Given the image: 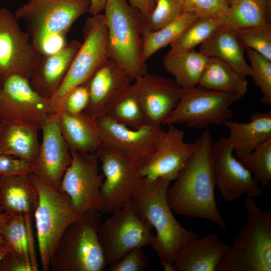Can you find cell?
<instances>
[{"mask_svg": "<svg viewBox=\"0 0 271 271\" xmlns=\"http://www.w3.org/2000/svg\"><path fill=\"white\" fill-rule=\"evenodd\" d=\"M195 143L193 153L168 188V203L177 214L207 219L225 230L226 224L215 198L213 142L208 128Z\"/></svg>", "mask_w": 271, "mask_h": 271, "instance_id": "cell-1", "label": "cell"}, {"mask_svg": "<svg viewBox=\"0 0 271 271\" xmlns=\"http://www.w3.org/2000/svg\"><path fill=\"white\" fill-rule=\"evenodd\" d=\"M170 183L162 179L150 181L142 178L131 199L156 231L151 247L165 271H173L178 250L199 237L198 233L186 229L175 218L167 197Z\"/></svg>", "mask_w": 271, "mask_h": 271, "instance_id": "cell-2", "label": "cell"}, {"mask_svg": "<svg viewBox=\"0 0 271 271\" xmlns=\"http://www.w3.org/2000/svg\"><path fill=\"white\" fill-rule=\"evenodd\" d=\"M90 5V0H28L14 15L26 22L31 41L40 54H48L67 44V33Z\"/></svg>", "mask_w": 271, "mask_h": 271, "instance_id": "cell-3", "label": "cell"}, {"mask_svg": "<svg viewBox=\"0 0 271 271\" xmlns=\"http://www.w3.org/2000/svg\"><path fill=\"white\" fill-rule=\"evenodd\" d=\"M246 220L217 266L216 271H271V211L245 199Z\"/></svg>", "mask_w": 271, "mask_h": 271, "instance_id": "cell-4", "label": "cell"}, {"mask_svg": "<svg viewBox=\"0 0 271 271\" xmlns=\"http://www.w3.org/2000/svg\"><path fill=\"white\" fill-rule=\"evenodd\" d=\"M103 11L108 30L109 59L134 80L148 72L142 59L146 18L126 0H107Z\"/></svg>", "mask_w": 271, "mask_h": 271, "instance_id": "cell-5", "label": "cell"}, {"mask_svg": "<svg viewBox=\"0 0 271 271\" xmlns=\"http://www.w3.org/2000/svg\"><path fill=\"white\" fill-rule=\"evenodd\" d=\"M99 212L88 211L69 225L52 256L49 271H103L107 263L98 236Z\"/></svg>", "mask_w": 271, "mask_h": 271, "instance_id": "cell-6", "label": "cell"}, {"mask_svg": "<svg viewBox=\"0 0 271 271\" xmlns=\"http://www.w3.org/2000/svg\"><path fill=\"white\" fill-rule=\"evenodd\" d=\"M36 187L39 202L34 215L39 252L43 270L49 271L52 256L67 227L82 215L72 208L68 197L29 173Z\"/></svg>", "mask_w": 271, "mask_h": 271, "instance_id": "cell-7", "label": "cell"}, {"mask_svg": "<svg viewBox=\"0 0 271 271\" xmlns=\"http://www.w3.org/2000/svg\"><path fill=\"white\" fill-rule=\"evenodd\" d=\"M83 42L56 92L50 97V113L55 112L65 95L86 82L109 59L108 30L103 14L87 18L83 28Z\"/></svg>", "mask_w": 271, "mask_h": 271, "instance_id": "cell-8", "label": "cell"}, {"mask_svg": "<svg viewBox=\"0 0 271 271\" xmlns=\"http://www.w3.org/2000/svg\"><path fill=\"white\" fill-rule=\"evenodd\" d=\"M112 214L101 223L98 231L107 264L116 262L135 248L152 246L153 228L132 200Z\"/></svg>", "mask_w": 271, "mask_h": 271, "instance_id": "cell-9", "label": "cell"}, {"mask_svg": "<svg viewBox=\"0 0 271 271\" xmlns=\"http://www.w3.org/2000/svg\"><path fill=\"white\" fill-rule=\"evenodd\" d=\"M238 95L204 88L198 85L182 88L178 104L164 125L185 123L190 128H207L231 119L230 106L240 100Z\"/></svg>", "mask_w": 271, "mask_h": 271, "instance_id": "cell-10", "label": "cell"}, {"mask_svg": "<svg viewBox=\"0 0 271 271\" xmlns=\"http://www.w3.org/2000/svg\"><path fill=\"white\" fill-rule=\"evenodd\" d=\"M50 113L49 98L32 87L29 79L19 74L8 76L0 91V122L41 129Z\"/></svg>", "mask_w": 271, "mask_h": 271, "instance_id": "cell-11", "label": "cell"}, {"mask_svg": "<svg viewBox=\"0 0 271 271\" xmlns=\"http://www.w3.org/2000/svg\"><path fill=\"white\" fill-rule=\"evenodd\" d=\"M71 153L72 161L63 175L59 190L67 195L72 208L79 214L101 212L103 175L98 173L96 152Z\"/></svg>", "mask_w": 271, "mask_h": 271, "instance_id": "cell-12", "label": "cell"}, {"mask_svg": "<svg viewBox=\"0 0 271 271\" xmlns=\"http://www.w3.org/2000/svg\"><path fill=\"white\" fill-rule=\"evenodd\" d=\"M96 153L105 178L100 189L101 212L112 213L132 199L142 179L139 173L141 163L101 146Z\"/></svg>", "mask_w": 271, "mask_h": 271, "instance_id": "cell-13", "label": "cell"}, {"mask_svg": "<svg viewBox=\"0 0 271 271\" xmlns=\"http://www.w3.org/2000/svg\"><path fill=\"white\" fill-rule=\"evenodd\" d=\"M40 53L32 43L28 32L21 30L10 10L0 9V76L3 81L16 74L30 79Z\"/></svg>", "mask_w": 271, "mask_h": 271, "instance_id": "cell-14", "label": "cell"}, {"mask_svg": "<svg viewBox=\"0 0 271 271\" xmlns=\"http://www.w3.org/2000/svg\"><path fill=\"white\" fill-rule=\"evenodd\" d=\"M96 121L101 146L139 163L154 150L165 131L148 124L132 128L106 115Z\"/></svg>", "mask_w": 271, "mask_h": 271, "instance_id": "cell-15", "label": "cell"}, {"mask_svg": "<svg viewBox=\"0 0 271 271\" xmlns=\"http://www.w3.org/2000/svg\"><path fill=\"white\" fill-rule=\"evenodd\" d=\"M212 160L216 186L224 201L231 202L244 195H263L261 186L235 156L226 138L213 143Z\"/></svg>", "mask_w": 271, "mask_h": 271, "instance_id": "cell-16", "label": "cell"}, {"mask_svg": "<svg viewBox=\"0 0 271 271\" xmlns=\"http://www.w3.org/2000/svg\"><path fill=\"white\" fill-rule=\"evenodd\" d=\"M195 143L184 141V131L170 125L154 150L139 166L141 178L174 181L193 153Z\"/></svg>", "mask_w": 271, "mask_h": 271, "instance_id": "cell-17", "label": "cell"}, {"mask_svg": "<svg viewBox=\"0 0 271 271\" xmlns=\"http://www.w3.org/2000/svg\"><path fill=\"white\" fill-rule=\"evenodd\" d=\"M42 141L31 172L51 187L59 190L72 157L59 125V111L52 112L41 127Z\"/></svg>", "mask_w": 271, "mask_h": 271, "instance_id": "cell-18", "label": "cell"}, {"mask_svg": "<svg viewBox=\"0 0 271 271\" xmlns=\"http://www.w3.org/2000/svg\"><path fill=\"white\" fill-rule=\"evenodd\" d=\"M134 80L146 123L161 126L178 104L182 88L174 79L148 72Z\"/></svg>", "mask_w": 271, "mask_h": 271, "instance_id": "cell-19", "label": "cell"}, {"mask_svg": "<svg viewBox=\"0 0 271 271\" xmlns=\"http://www.w3.org/2000/svg\"><path fill=\"white\" fill-rule=\"evenodd\" d=\"M39 194L29 173L0 175V206L9 214L24 217L29 247L35 248L32 222Z\"/></svg>", "mask_w": 271, "mask_h": 271, "instance_id": "cell-20", "label": "cell"}, {"mask_svg": "<svg viewBox=\"0 0 271 271\" xmlns=\"http://www.w3.org/2000/svg\"><path fill=\"white\" fill-rule=\"evenodd\" d=\"M127 73L108 60L85 82L89 98L85 113L96 118L106 114L117 97L131 84Z\"/></svg>", "mask_w": 271, "mask_h": 271, "instance_id": "cell-21", "label": "cell"}, {"mask_svg": "<svg viewBox=\"0 0 271 271\" xmlns=\"http://www.w3.org/2000/svg\"><path fill=\"white\" fill-rule=\"evenodd\" d=\"M81 43L73 40L59 51L41 55L29 79L33 89L44 98H50L65 78Z\"/></svg>", "mask_w": 271, "mask_h": 271, "instance_id": "cell-22", "label": "cell"}, {"mask_svg": "<svg viewBox=\"0 0 271 271\" xmlns=\"http://www.w3.org/2000/svg\"><path fill=\"white\" fill-rule=\"evenodd\" d=\"M228 246L215 233L198 237L178 250L173 271H216Z\"/></svg>", "mask_w": 271, "mask_h": 271, "instance_id": "cell-23", "label": "cell"}, {"mask_svg": "<svg viewBox=\"0 0 271 271\" xmlns=\"http://www.w3.org/2000/svg\"><path fill=\"white\" fill-rule=\"evenodd\" d=\"M228 130L226 139L238 159L271 139V111L256 112L249 121L241 122L231 119L223 123Z\"/></svg>", "mask_w": 271, "mask_h": 271, "instance_id": "cell-24", "label": "cell"}, {"mask_svg": "<svg viewBox=\"0 0 271 271\" xmlns=\"http://www.w3.org/2000/svg\"><path fill=\"white\" fill-rule=\"evenodd\" d=\"M245 49L234 31L220 26L200 45L199 51L221 60L246 77L251 76V67L244 56Z\"/></svg>", "mask_w": 271, "mask_h": 271, "instance_id": "cell-25", "label": "cell"}, {"mask_svg": "<svg viewBox=\"0 0 271 271\" xmlns=\"http://www.w3.org/2000/svg\"><path fill=\"white\" fill-rule=\"evenodd\" d=\"M59 125L70 152L94 153L100 147L96 118L84 112L71 115L59 111Z\"/></svg>", "mask_w": 271, "mask_h": 271, "instance_id": "cell-26", "label": "cell"}, {"mask_svg": "<svg viewBox=\"0 0 271 271\" xmlns=\"http://www.w3.org/2000/svg\"><path fill=\"white\" fill-rule=\"evenodd\" d=\"M35 127L0 122V155L15 157L32 163L39 148Z\"/></svg>", "mask_w": 271, "mask_h": 271, "instance_id": "cell-27", "label": "cell"}, {"mask_svg": "<svg viewBox=\"0 0 271 271\" xmlns=\"http://www.w3.org/2000/svg\"><path fill=\"white\" fill-rule=\"evenodd\" d=\"M246 77L216 58H209L198 85L206 89L242 97L248 89Z\"/></svg>", "mask_w": 271, "mask_h": 271, "instance_id": "cell-28", "label": "cell"}, {"mask_svg": "<svg viewBox=\"0 0 271 271\" xmlns=\"http://www.w3.org/2000/svg\"><path fill=\"white\" fill-rule=\"evenodd\" d=\"M271 0H232L221 27L233 31L270 23Z\"/></svg>", "mask_w": 271, "mask_h": 271, "instance_id": "cell-29", "label": "cell"}, {"mask_svg": "<svg viewBox=\"0 0 271 271\" xmlns=\"http://www.w3.org/2000/svg\"><path fill=\"white\" fill-rule=\"evenodd\" d=\"M209 58L194 49L179 54L169 53L164 56L163 64L166 71L182 88L198 85Z\"/></svg>", "mask_w": 271, "mask_h": 271, "instance_id": "cell-30", "label": "cell"}, {"mask_svg": "<svg viewBox=\"0 0 271 271\" xmlns=\"http://www.w3.org/2000/svg\"><path fill=\"white\" fill-rule=\"evenodd\" d=\"M199 17L194 13H185L169 24L155 31L143 30L142 59L146 62L160 49L170 45L182 32Z\"/></svg>", "mask_w": 271, "mask_h": 271, "instance_id": "cell-31", "label": "cell"}, {"mask_svg": "<svg viewBox=\"0 0 271 271\" xmlns=\"http://www.w3.org/2000/svg\"><path fill=\"white\" fill-rule=\"evenodd\" d=\"M223 17H199L192 22L170 46L168 53L179 54L201 45L222 24Z\"/></svg>", "mask_w": 271, "mask_h": 271, "instance_id": "cell-32", "label": "cell"}, {"mask_svg": "<svg viewBox=\"0 0 271 271\" xmlns=\"http://www.w3.org/2000/svg\"><path fill=\"white\" fill-rule=\"evenodd\" d=\"M106 115L132 128L146 124L144 110L131 84L114 100Z\"/></svg>", "mask_w": 271, "mask_h": 271, "instance_id": "cell-33", "label": "cell"}, {"mask_svg": "<svg viewBox=\"0 0 271 271\" xmlns=\"http://www.w3.org/2000/svg\"><path fill=\"white\" fill-rule=\"evenodd\" d=\"M262 189L271 181V139L248 154L238 158Z\"/></svg>", "mask_w": 271, "mask_h": 271, "instance_id": "cell-34", "label": "cell"}, {"mask_svg": "<svg viewBox=\"0 0 271 271\" xmlns=\"http://www.w3.org/2000/svg\"><path fill=\"white\" fill-rule=\"evenodd\" d=\"M2 234L4 244L31 264L24 217L20 215L10 214L4 226Z\"/></svg>", "mask_w": 271, "mask_h": 271, "instance_id": "cell-35", "label": "cell"}, {"mask_svg": "<svg viewBox=\"0 0 271 271\" xmlns=\"http://www.w3.org/2000/svg\"><path fill=\"white\" fill-rule=\"evenodd\" d=\"M251 76L262 93V102L271 107V60L256 51L245 48Z\"/></svg>", "mask_w": 271, "mask_h": 271, "instance_id": "cell-36", "label": "cell"}, {"mask_svg": "<svg viewBox=\"0 0 271 271\" xmlns=\"http://www.w3.org/2000/svg\"><path fill=\"white\" fill-rule=\"evenodd\" d=\"M245 48H250L271 60V24L234 31Z\"/></svg>", "mask_w": 271, "mask_h": 271, "instance_id": "cell-37", "label": "cell"}, {"mask_svg": "<svg viewBox=\"0 0 271 271\" xmlns=\"http://www.w3.org/2000/svg\"><path fill=\"white\" fill-rule=\"evenodd\" d=\"M154 8L146 18L143 30H158L184 14L180 0H154Z\"/></svg>", "mask_w": 271, "mask_h": 271, "instance_id": "cell-38", "label": "cell"}, {"mask_svg": "<svg viewBox=\"0 0 271 271\" xmlns=\"http://www.w3.org/2000/svg\"><path fill=\"white\" fill-rule=\"evenodd\" d=\"M184 13L199 17H225L229 12V0H180Z\"/></svg>", "mask_w": 271, "mask_h": 271, "instance_id": "cell-39", "label": "cell"}, {"mask_svg": "<svg viewBox=\"0 0 271 271\" xmlns=\"http://www.w3.org/2000/svg\"><path fill=\"white\" fill-rule=\"evenodd\" d=\"M89 98L86 84L79 85L72 89L65 95L56 111H62L71 115L80 114L85 111Z\"/></svg>", "mask_w": 271, "mask_h": 271, "instance_id": "cell-40", "label": "cell"}, {"mask_svg": "<svg viewBox=\"0 0 271 271\" xmlns=\"http://www.w3.org/2000/svg\"><path fill=\"white\" fill-rule=\"evenodd\" d=\"M143 247L135 248L124 254L117 261L109 264L106 271H143L149 265V258Z\"/></svg>", "mask_w": 271, "mask_h": 271, "instance_id": "cell-41", "label": "cell"}, {"mask_svg": "<svg viewBox=\"0 0 271 271\" xmlns=\"http://www.w3.org/2000/svg\"><path fill=\"white\" fill-rule=\"evenodd\" d=\"M31 164L21 158L0 155V175L28 174Z\"/></svg>", "mask_w": 271, "mask_h": 271, "instance_id": "cell-42", "label": "cell"}, {"mask_svg": "<svg viewBox=\"0 0 271 271\" xmlns=\"http://www.w3.org/2000/svg\"><path fill=\"white\" fill-rule=\"evenodd\" d=\"M0 271H33L30 263L18 253L9 249L4 256Z\"/></svg>", "mask_w": 271, "mask_h": 271, "instance_id": "cell-43", "label": "cell"}, {"mask_svg": "<svg viewBox=\"0 0 271 271\" xmlns=\"http://www.w3.org/2000/svg\"><path fill=\"white\" fill-rule=\"evenodd\" d=\"M128 3L139 10L146 18L150 15L155 7L151 0H128Z\"/></svg>", "mask_w": 271, "mask_h": 271, "instance_id": "cell-44", "label": "cell"}, {"mask_svg": "<svg viewBox=\"0 0 271 271\" xmlns=\"http://www.w3.org/2000/svg\"><path fill=\"white\" fill-rule=\"evenodd\" d=\"M90 5L88 13L91 16L100 14L104 10L107 0H90Z\"/></svg>", "mask_w": 271, "mask_h": 271, "instance_id": "cell-45", "label": "cell"}, {"mask_svg": "<svg viewBox=\"0 0 271 271\" xmlns=\"http://www.w3.org/2000/svg\"><path fill=\"white\" fill-rule=\"evenodd\" d=\"M10 214L4 212H0V244H4L2 231L4 226L8 219Z\"/></svg>", "mask_w": 271, "mask_h": 271, "instance_id": "cell-46", "label": "cell"}, {"mask_svg": "<svg viewBox=\"0 0 271 271\" xmlns=\"http://www.w3.org/2000/svg\"><path fill=\"white\" fill-rule=\"evenodd\" d=\"M9 249L10 248L7 244H0V264L4 256Z\"/></svg>", "mask_w": 271, "mask_h": 271, "instance_id": "cell-47", "label": "cell"}, {"mask_svg": "<svg viewBox=\"0 0 271 271\" xmlns=\"http://www.w3.org/2000/svg\"><path fill=\"white\" fill-rule=\"evenodd\" d=\"M2 84H3V81H2V79L1 77V76H0V91H1L2 87Z\"/></svg>", "mask_w": 271, "mask_h": 271, "instance_id": "cell-48", "label": "cell"}, {"mask_svg": "<svg viewBox=\"0 0 271 271\" xmlns=\"http://www.w3.org/2000/svg\"><path fill=\"white\" fill-rule=\"evenodd\" d=\"M3 209H2V207L0 206V212H3Z\"/></svg>", "mask_w": 271, "mask_h": 271, "instance_id": "cell-49", "label": "cell"}, {"mask_svg": "<svg viewBox=\"0 0 271 271\" xmlns=\"http://www.w3.org/2000/svg\"><path fill=\"white\" fill-rule=\"evenodd\" d=\"M151 1L155 3L154 0H151Z\"/></svg>", "mask_w": 271, "mask_h": 271, "instance_id": "cell-50", "label": "cell"}, {"mask_svg": "<svg viewBox=\"0 0 271 271\" xmlns=\"http://www.w3.org/2000/svg\"><path fill=\"white\" fill-rule=\"evenodd\" d=\"M229 1H232V0H229Z\"/></svg>", "mask_w": 271, "mask_h": 271, "instance_id": "cell-51", "label": "cell"}]
</instances>
